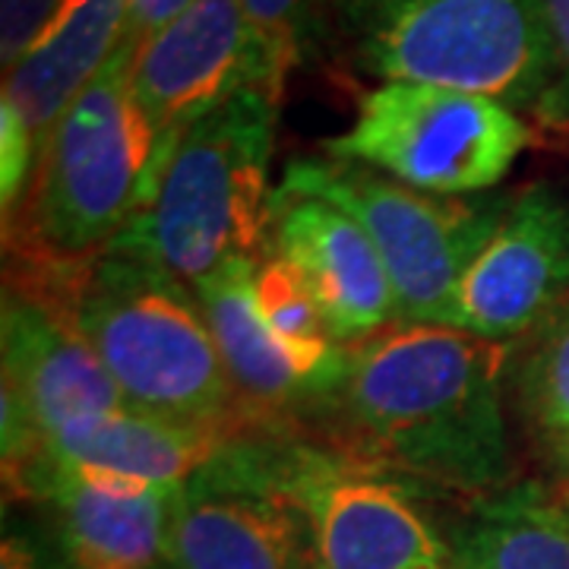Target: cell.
I'll return each mask as SVG.
<instances>
[{"label":"cell","mask_w":569,"mask_h":569,"mask_svg":"<svg viewBox=\"0 0 569 569\" xmlns=\"http://www.w3.org/2000/svg\"><path fill=\"white\" fill-rule=\"evenodd\" d=\"M548 462L553 468H557V471H560V475H563V478H567V481H569V440H567V443H560V447L550 449Z\"/></svg>","instance_id":"d4e9b609"},{"label":"cell","mask_w":569,"mask_h":569,"mask_svg":"<svg viewBox=\"0 0 569 569\" xmlns=\"http://www.w3.org/2000/svg\"><path fill=\"white\" fill-rule=\"evenodd\" d=\"M516 396L541 452L569 440V295L526 336L516 365Z\"/></svg>","instance_id":"d6986e66"},{"label":"cell","mask_w":569,"mask_h":569,"mask_svg":"<svg viewBox=\"0 0 569 569\" xmlns=\"http://www.w3.org/2000/svg\"><path fill=\"white\" fill-rule=\"evenodd\" d=\"M174 488H142L48 459L29 503L48 507V531L67 569H174Z\"/></svg>","instance_id":"4fadbf2b"},{"label":"cell","mask_w":569,"mask_h":569,"mask_svg":"<svg viewBox=\"0 0 569 569\" xmlns=\"http://www.w3.org/2000/svg\"><path fill=\"white\" fill-rule=\"evenodd\" d=\"M535 142L531 123L481 92L437 82L367 89L346 133L323 142L326 159L358 162L433 197H481Z\"/></svg>","instance_id":"ba28073f"},{"label":"cell","mask_w":569,"mask_h":569,"mask_svg":"<svg viewBox=\"0 0 569 569\" xmlns=\"http://www.w3.org/2000/svg\"><path fill=\"white\" fill-rule=\"evenodd\" d=\"M449 550L452 569H569V500L535 485L485 493Z\"/></svg>","instance_id":"ac0fdd59"},{"label":"cell","mask_w":569,"mask_h":569,"mask_svg":"<svg viewBox=\"0 0 569 569\" xmlns=\"http://www.w3.org/2000/svg\"><path fill=\"white\" fill-rule=\"evenodd\" d=\"M127 41V0H67L58 20L20 61L3 70L0 102L13 104L39 159L70 104Z\"/></svg>","instance_id":"2e32d148"},{"label":"cell","mask_w":569,"mask_h":569,"mask_svg":"<svg viewBox=\"0 0 569 569\" xmlns=\"http://www.w3.org/2000/svg\"><path fill=\"white\" fill-rule=\"evenodd\" d=\"M0 569H67L51 531H41L26 522H3L0 541Z\"/></svg>","instance_id":"603a6c76"},{"label":"cell","mask_w":569,"mask_h":569,"mask_svg":"<svg viewBox=\"0 0 569 569\" xmlns=\"http://www.w3.org/2000/svg\"><path fill=\"white\" fill-rule=\"evenodd\" d=\"M247 440L301 516L317 569H452L449 535L396 471L295 430H247Z\"/></svg>","instance_id":"52a82bcc"},{"label":"cell","mask_w":569,"mask_h":569,"mask_svg":"<svg viewBox=\"0 0 569 569\" xmlns=\"http://www.w3.org/2000/svg\"><path fill=\"white\" fill-rule=\"evenodd\" d=\"M20 295L63 310L99 355L123 406L190 425L250 430L190 284L137 250L29 276Z\"/></svg>","instance_id":"7a4b0ae2"},{"label":"cell","mask_w":569,"mask_h":569,"mask_svg":"<svg viewBox=\"0 0 569 569\" xmlns=\"http://www.w3.org/2000/svg\"><path fill=\"white\" fill-rule=\"evenodd\" d=\"M272 70L288 82L329 26V0H241Z\"/></svg>","instance_id":"ffe728a7"},{"label":"cell","mask_w":569,"mask_h":569,"mask_svg":"<svg viewBox=\"0 0 569 569\" xmlns=\"http://www.w3.org/2000/svg\"><path fill=\"white\" fill-rule=\"evenodd\" d=\"M269 253L298 269L339 346H358L399 326L387 266L342 209L276 187Z\"/></svg>","instance_id":"7c38bea8"},{"label":"cell","mask_w":569,"mask_h":569,"mask_svg":"<svg viewBox=\"0 0 569 569\" xmlns=\"http://www.w3.org/2000/svg\"><path fill=\"white\" fill-rule=\"evenodd\" d=\"M193 0H127V36L146 41L183 13Z\"/></svg>","instance_id":"cb8c5ba5"},{"label":"cell","mask_w":569,"mask_h":569,"mask_svg":"<svg viewBox=\"0 0 569 569\" xmlns=\"http://www.w3.org/2000/svg\"><path fill=\"white\" fill-rule=\"evenodd\" d=\"M279 190L326 200L365 228L387 266L399 326H449L459 282L509 206V193L433 197L339 159L291 162Z\"/></svg>","instance_id":"8992f818"},{"label":"cell","mask_w":569,"mask_h":569,"mask_svg":"<svg viewBox=\"0 0 569 569\" xmlns=\"http://www.w3.org/2000/svg\"><path fill=\"white\" fill-rule=\"evenodd\" d=\"M282 96L247 86L171 142L162 178L111 247L159 263L190 288L234 263H263L272 234L269 159Z\"/></svg>","instance_id":"277c9868"},{"label":"cell","mask_w":569,"mask_h":569,"mask_svg":"<svg viewBox=\"0 0 569 569\" xmlns=\"http://www.w3.org/2000/svg\"><path fill=\"white\" fill-rule=\"evenodd\" d=\"M130 39L86 86L41 152L20 209L3 222L7 266L89 263L149 206L171 142H159L133 96Z\"/></svg>","instance_id":"3957f363"},{"label":"cell","mask_w":569,"mask_h":569,"mask_svg":"<svg viewBox=\"0 0 569 569\" xmlns=\"http://www.w3.org/2000/svg\"><path fill=\"white\" fill-rule=\"evenodd\" d=\"M0 355L3 389L26 406L48 447L73 427L127 408L77 323L13 288H3Z\"/></svg>","instance_id":"5bb4252c"},{"label":"cell","mask_w":569,"mask_h":569,"mask_svg":"<svg viewBox=\"0 0 569 569\" xmlns=\"http://www.w3.org/2000/svg\"><path fill=\"white\" fill-rule=\"evenodd\" d=\"M512 346L452 326H392L348 346L332 406L351 449L406 481L509 488L503 380Z\"/></svg>","instance_id":"6da1fadb"},{"label":"cell","mask_w":569,"mask_h":569,"mask_svg":"<svg viewBox=\"0 0 569 569\" xmlns=\"http://www.w3.org/2000/svg\"><path fill=\"white\" fill-rule=\"evenodd\" d=\"M257 82L284 92L241 0H193L140 41L133 61V96L159 142L178 140L190 123Z\"/></svg>","instance_id":"8fae6325"},{"label":"cell","mask_w":569,"mask_h":569,"mask_svg":"<svg viewBox=\"0 0 569 569\" xmlns=\"http://www.w3.org/2000/svg\"><path fill=\"white\" fill-rule=\"evenodd\" d=\"M244 430L190 425L118 408L89 425L73 427L48 447L63 468L118 478L142 488H183Z\"/></svg>","instance_id":"e0dca14e"},{"label":"cell","mask_w":569,"mask_h":569,"mask_svg":"<svg viewBox=\"0 0 569 569\" xmlns=\"http://www.w3.org/2000/svg\"><path fill=\"white\" fill-rule=\"evenodd\" d=\"M550 36V86L541 104L535 108V121L550 130L569 133V0H541Z\"/></svg>","instance_id":"44dd1931"},{"label":"cell","mask_w":569,"mask_h":569,"mask_svg":"<svg viewBox=\"0 0 569 569\" xmlns=\"http://www.w3.org/2000/svg\"><path fill=\"white\" fill-rule=\"evenodd\" d=\"M329 29L383 82L468 89L519 114H535L550 86L541 0H329Z\"/></svg>","instance_id":"5b68a950"},{"label":"cell","mask_w":569,"mask_h":569,"mask_svg":"<svg viewBox=\"0 0 569 569\" xmlns=\"http://www.w3.org/2000/svg\"><path fill=\"white\" fill-rule=\"evenodd\" d=\"M67 0H0V61L10 70L51 29Z\"/></svg>","instance_id":"7402d4cb"},{"label":"cell","mask_w":569,"mask_h":569,"mask_svg":"<svg viewBox=\"0 0 569 569\" xmlns=\"http://www.w3.org/2000/svg\"><path fill=\"white\" fill-rule=\"evenodd\" d=\"M174 569H317L305 522L257 466L247 430L174 493Z\"/></svg>","instance_id":"9c48e42d"},{"label":"cell","mask_w":569,"mask_h":569,"mask_svg":"<svg viewBox=\"0 0 569 569\" xmlns=\"http://www.w3.org/2000/svg\"><path fill=\"white\" fill-rule=\"evenodd\" d=\"M567 295L569 190L535 181L509 193L493 238L459 282L449 326L512 346Z\"/></svg>","instance_id":"30bf717a"},{"label":"cell","mask_w":569,"mask_h":569,"mask_svg":"<svg viewBox=\"0 0 569 569\" xmlns=\"http://www.w3.org/2000/svg\"><path fill=\"white\" fill-rule=\"evenodd\" d=\"M257 263H234L197 291L228 383L250 430H295L301 411H323L298 361L266 329L253 301Z\"/></svg>","instance_id":"9a60e30c"}]
</instances>
